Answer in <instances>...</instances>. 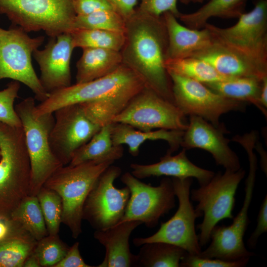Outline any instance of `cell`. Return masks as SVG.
<instances>
[{
    "label": "cell",
    "mask_w": 267,
    "mask_h": 267,
    "mask_svg": "<svg viewBox=\"0 0 267 267\" xmlns=\"http://www.w3.org/2000/svg\"><path fill=\"white\" fill-rule=\"evenodd\" d=\"M122 63L133 70L145 87L174 103L172 83L165 67L168 39L162 16L136 7L126 21Z\"/></svg>",
    "instance_id": "6da1fadb"
},
{
    "label": "cell",
    "mask_w": 267,
    "mask_h": 267,
    "mask_svg": "<svg viewBox=\"0 0 267 267\" xmlns=\"http://www.w3.org/2000/svg\"><path fill=\"white\" fill-rule=\"evenodd\" d=\"M145 85L130 68L122 64L115 71L91 81L70 85L49 94L36 105L34 114L52 113L64 106L93 101H106L126 106Z\"/></svg>",
    "instance_id": "7a4b0ae2"
},
{
    "label": "cell",
    "mask_w": 267,
    "mask_h": 267,
    "mask_svg": "<svg viewBox=\"0 0 267 267\" xmlns=\"http://www.w3.org/2000/svg\"><path fill=\"white\" fill-rule=\"evenodd\" d=\"M31 177L22 127L0 123V216L10 217L29 195Z\"/></svg>",
    "instance_id": "3957f363"
},
{
    "label": "cell",
    "mask_w": 267,
    "mask_h": 267,
    "mask_svg": "<svg viewBox=\"0 0 267 267\" xmlns=\"http://www.w3.org/2000/svg\"><path fill=\"white\" fill-rule=\"evenodd\" d=\"M114 162L89 161L64 165L56 170L43 186L57 192L62 203V223L77 239L82 233L83 210L85 201L102 173Z\"/></svg>",
    "instance_id": "277c9868"
},
{
    "label": "cell",
    "mask_w": 267,
    "mask_h": 267,
    "mask_svg": "<svg viewBox=\"0 0 267 267\" xmlns=\"http://www.w3.org/2000/svg\"><path fill=\"white\" fill-rule=\"evenodd\" d=\"M35 98L26 97L15 106L21 123L29 155L31 177L29 195L37 196L48 178L64 166L52 152L49 140L53 126V113L34 114Z\"/></svg>",
    "instance_id": "5b68a950"
},
{
    "label": "cell",
    "mask_w": 267,
    "mask_h": 267,
    "mask_svg": "<svg viewBox=\"0 0 267 267\" xmlns=\"http://www.w3.org/2000/svg\"><path fill=\"white\" fill-rule=\"evenodd\" d=\"M75 0H0V14L27 33L54 37L74 30Z\"/></svg>",
    "instance_id": "8992f818"
},
{
    "label": "cell",
    "mask_w": 267,
    "mask_h": 267,
    "mask_svg": "<svg viewBox=\"0 0 267 267\" xmlns=\"http://www.w3.org/2000/svg\"><path fill=\"white\" fill-rule=\"evenodd\" d=\"M44 41V36L31 37L19 26L12 25L8 29L0 27V81L10 79L23 83L40 102L49 94L36 74L32 56Z\"/></svg>",
    "instance_id": "52a82bcc"
},
{
    "label": "cell",
    "mask_w": 267,
    "mask_h": 267,
    "mask_svg": "<svg viewBox=\"0 0 267 267\" xmlns=\"http://www.w3.org/2000/svg\"><path fill=\"white\" fill-rule=\"evenodd\" d=\"M245 175L241 168L236 171L225 170L223 173L215 174L206 184L190 190V198L198 203L196 211L203 216L202 222L197 226L201 247L210 240L211 231L220 221L233 218L235 193Z\"/></svg>",
    "instance_id": "ba28073f"
},
{
    "label": "cell",
    "mask_w": 267,
    "mask_h": 267,
    "mask_svg": "<svg viewBox=\"0 0 267 267\" xmlns=\"http://www.w3.org/2000/svg\"><path fill=\"white\" fill-rule=\"evenodd\" d=\"M204 27L215 42L267 67V0H259L243 13L234 25L221 28L209 23Z\"/></svg>",
    "instance_id": "9c48e42d"
},
{
    "label": "cell",
    "mask_w": 267,
    "mask_h": 267,
    "mask_svg": "<svg viewBox=\"0 0 267 267\" xmlns=\"http://www.w3.org/2000/svg\"><path fill=\"white\" fill-rule=\"evenodd\" d=\"M185 115L173 102L144 87L129 101L112 121L144 132L155 129L184 131Z\"/></svg>",
    "instance_id": "30bf717a"
},
{
    "label": "cell",
    "mask_w": 267,
    "mask_h": 267,
    "mask_svg": "<svg viewBox=\"0 0 267 267\" xmlns=\"http://www.w3.org/2000/svg\"><path fill=\"white\" fill-rule=\"evenodd\" d=\"M176 196L178 201V208L168 221L161 222L158 230L147 237L133 239L136 246L153 242H163L181 247L188 254L198 255L201 251L198 235L195 230V220L202 216L190 200L192 178H172Z\"/></svg>",
    "instance_id": "8fae6325"
},
{
    "label": "cell",
    "mask_w": 267,
    "mask_h": 267,
    "mask_svg": "<svg viewBox=\"0 0 267 267\" xmlns=\"http://www.w3.org/2000/svg\"><path fill=\"white\" fill-rule=\"evenodd\" d=\"M249 162V171L245 180V197L240 211L228 226H214L210 235L209 246L197 255L204 258H216L226 261H236L254 255L245 247L243 237L249 223L248 209L253 195L257 159L253 150L246 151Z\"/></svg>",
    "instance_id": "7c38bea8"
},
{
    "label": "cell",
    "mask_w": 267,
    "mask_h": 267,
    "mask_svg": "<svg viewBox=\"0 0 267 267\" xmlns=\"http://www.w3.org/2000/svg\"><path fill=\"white\" fill-rule=\"evenodd\" d=\"M168 74L172 83L174 103L185 116L201 117L218 127L222 115L246 110L245 102L224 97L201 82L174 73Z\"/></svg>",
    "instance_id": "4fadbf2b"
},
{
    "label": "cell",
    "mask_w": 267,
    "mask_h": 267,
    "mask_svg": "<svg viewBox=\"0 0 267 267\" xmlns=\"http://www.w3.org/2000/svg\"><path fill=\"white\" fill-rule=\"evenodd\" d=\"M121 180L129 188L130 196L124 215L118 223L137 221L148 227H154L161 217L176 206V196L171 178H163L159 185L153 186L126 172L122 175Z\"/></svg>",
    "instance_id": "5bb4252c"
},
{
    "label": "cell",
    "mask_w": 267,
    "mask_h": 267,
    "mask_svg": "<svg viewBox=\"0 0 267 267\" xmlns=\"http://www.w3.org/2000/svg\"><path fill=\"white\" fill-rule=\"evenodd\" d=\"M122 173L116 166H109L98 178L84 205L83 220L97 230H104L117 224L123 218L130 191L126 186L116 188L115 180Z\"/></svg>",
    "instance_id": "9a60e30c"
},
{
    "label": "cell",
    "mask_w": 267,
    "mask_h": 267,
    "mask_svg": "<svg viewBox=\"0 0 267 267\" xmlns=\"http://www.w3.org/2000/svg\"><path fill=\"white\" fill-rule=\"evenodd\" d=\"M54 122L49 134L52 152L63 165L69 164L76 152L101 127L85 114L80 104L68 105L53 112Z\"/></svg>",
    "instance_id": "2e32d148"
},
{
    "label": "cell",
    "mask_w": 267,
    "mask_h": 267,
    "mask_svg": "<svg viewBox=\"0 0 267 267\" xmlns=\"http://www.w3.org/2000/svg\"><path fill=\"white\" fill-rule=\"evenodd\" d=\"M74 48L71 33H64L49 37L44 49L33 52L40 69L41 84L48 94L71 85L70 64Z\"/></svg>",
    "instance_id": "e0dca14e"
},
{
    "label": "cell",
    "mask_w": 267,
    "mask_h": 267,
    "mask_svg": "<svg viewBox=\"0 0 267 267\" xmlns=\"http://www.w3.org/2000/svg\"><path fill=\"white\" fill-rule=\"evenodd\" d=\"M225 132L223 126L216 127L201 117L190 116L180 146L186 150L197 148L207 151L217 165L236 171L241 168L239 159L229 147L230 140L224 136Z\"/></svg>",
    "instance_id": "ac0fdd59"
},
{
    "label": "cell",
    "mask_w": 267,
    "mask_h": 267,
    "mask_svg": "<svg viewBox=\"0 0 267 267\" xmlns=\"http://www.w3.org/2000/svg\"><path fill=\"white\" fill-rule=\"evenodd\" d=\"M192 57L206 61L226 77H255L262 79L267 76V67L214 41L209 46Z\"/></svg>",
    "instance_id": "d6986e66"
},
{
    "label": "cell",
    "mask_w": 267,
    "mask_h": 267,
    "mask_svg": "<svg viewBox=\"0 0 267 267\" xmlns=\"http://www.w3.org/2000/svg\"><path fill=\"white\" fill-rule=\"evenodd\" d=\"M184 148L178 154H166L157 163L143 165H130L131 174L138 179L151 177L166 176L178 178H195L200 186L208 182L215 175L213 171L200 168L188 158Z\"/></svg>",
    "instance_id": "ffe728a7"
},
{
    "label": "cell",
    "mask_w": 267,
    "mask_h": 267,
    "mask_svg": "<svg viewBox=\"0 0 267 267\" xmlns=\"http://www.w3.org/2000/svg\"><path fill=\"white\" fill-rule=\"evenodd\" d=\"M162 16L168 39L166 60L192 57L213 43V36L207 28L193 29L182 25L170 12Z\"/></svg>",
    "instance_id": "44dd1931"
},
{
    "label": "cell",
    "mask_w": 267,
    "mask_h": 267,
    "mask_svg": "<svg viewBox=\"0 0 267 267\" xmlns=\"http://www.w3.org/2000/svg\"><path fill=\"white\" fill-rule=\"evenodd\" d=\"M141 224L139 221H127L104 230H95L94 238L105 249L104 259L97 267H135L137 255L131 252L129 239L133 231Z\"/></svg>",
    "instance_id": "7402d4cb"
},
{
    "label": "cell",
    "mask_w": 267,
    "mask_h": 267,
    "mask_svg": "<svg viewBox=\"0 0 267 267\" xmlns=\"http://www.w3.org/2000/svg\"><path fill=\"white\" fill-rule=\"evenodd\" d=\"M183 131L159 129L144 132L123 123H112L111 138L115 145L126 144L133 156H138L140 146L147 140H163L170 146L167 152L177 151L182 140Z\"/></svg>",
    "instance_id": "603a6c76"
},
{
    "label": "cell",
    "mask_w": 267,
    "mask_h": 267,
    "mask_svg": "<svg viewBox=\"0 0 267 267\" xmlns=\"http://www.w3.org/2000/svg\"><path fill=\"white\" fill-rule=\"evenodd\" d=\"M76 63V83H84L109 74L122 64L120 51L100 48H83Z\"/></svg>",
    "instance_id": "cb8c5ba5"
},
{
    "label": "cell",
    "mask_w": 267,
    "mask_h": 267,
    "mask_svg": "<svg viewBox=\"0 0 267 267\" xmlns=\"http://www.w3.org/2000/svg\"><path fill=\"white\" fill-rule=\"evenodd\" d=\"M112 123L102 127L100 129L73 155L69 165L94 161L97 163L114 162L122 157L123 145H115L111 138Z\"/></svg>",
    "instance_id": "d4e9b609"
},
{
    "label": "cell",
    "mask_w": 267,
    "mask_h": 267,
    "mask_svg": "<svg viewBox=\"0 0 267 267\" xmlns=\"http://www.w3.org/2000/svg\"><path fill=\"white\" fill-rule=\"evenodd\" d=\"M262 79L255 77L228 78L204 84L224 97L254 105L267 118V109L260 101Z\"/></svg>",
    "instance_id": "484cf974"
},
{
    "label": "cell",
    "mask_w": 267,
    "mask_h": 267,
    "mask_svg": "<svg viewBox=\"0 0 267 267\" xmlns=\"http://www.w3.org/2000/svg\"><path fill=\"white\" fill-rule=\"evenodd\" d=\"M246 2V0H209L193 12L181 13L178 19L189 28L201 29L213 17L238 18L244 13Z\"/></svg>",
    "instance_id": "4316f807"
},
{
    "label": "cell",
    "mask_w": 267,
    "mask_h": 267,
    "mask_svg": "<svg viewBox=\"0 0 267 267\" xmlns=\"http://www.w3.org/2000/svg\"><path fill=\"white\" fill-rule=\"evenodd\" d=\"M141 246L135 267H180V261L187 253L179 246L163 242L146 243Z\"/></svg>",
    "instance_id": "83f0119b"
},
{
    "label": "cell",
    "mask_w": 267,
    "mask_h": 267,
    "mask_svg": "<svg viewBox=\"0 0 267 267\" xmlns=\"http://www.w3.org/2000/svg\"><path fill=\"white\" fill-rule=\"evenodd\" d=\"M165 67L168 73L203 84L228 78L218 73L206 61L193 57L166 60Z\"/></svg>",
    "instance_id": "f1b7e54d"
},
{
    "label": "cell",
    "mask_w": 267,
    "mask_h": 267,
    "mask_svg": "<svg viewBox=\"0 0 267 267\" xmlns=\"http://www.w3.org/2000/svg\"><path fill=\"white\" fill-rule=\"evenodd\" d=\"M37 241L48 235L37 196L28 195L10 216Z\"/></svg>",
    "instance_id": "f546056e"
},
{
    "label": "cell",
    "mask_w": 267,
    "mask_h": 267,
    "mask_svg": "<svg viewBox=\"0 0 267 267\" xmlns=\"http://www.w3.org/2000/svg\"><path fill=\"white\" fill-rule=\"evenodd\" d=\"M74 48H100L120 51L124 32L100 29H75L71 33Z\"/></svg>",
    "instance_id": "4dcf8cb0"
},
{
    "label": "cell",
    "mask_w": 267,
    "mask_h": 267,
    "mask_svg": "<svg viewBox=\"0 0 267 267\" xmlns=\"http://www.w3.org/2000/svg\"><path fill=\"white\" fill-rule=\"evenodd\" d=\"M37 242L28 233L0 240V267H23Z\"/></svg>",
    "instance_id": "1f68e13d"
},
{
    "label": "cell",
    "mask_w": 267,
    "mask_h": 267,
    "mask_svg": "<svg viewBox=\"0 0 267 267\" xmlns=\"http://www.w3.org/2000/svg\"><path fill=\"white\" fill-rule=\"evenodd\" d=\"M125 20L117 12L110 9L77 15L74 22V30L100 29L125 32Z\"/></svg>",
    "instance_id": "d6a6232c"
},
{
    "label": "cell",
    "mask_w": 267,
    "mask_h": 267,
    "mask_svg": "<svg viewBox=\"0 0 267 267\" xmlns=\"http://www.w3.org/2000/svg\"><path fill=\"white\" fill-rule=\"evenodd\" d=\"M49 235H57L62 223V203L55 191L43 186L37 195Z\"/></svg>",
    "instance_id": "836d02e7"
},
{
    "label": "cell",
    "mask_w": 267,
    "mask_h": 267,
    "mask_svg": "<svg viewBox=\"0 0 267 267\" xmlns=\"http://www.w3.org/2000/svg\"><path fill=\"white\" fill-rule=\"evenodd\" d=\"M69 247L58 234H48L37 241L34 252L41 267H54L64 257Z\"/></svg>",
    "instance_id": "e575fe53"
},
{
    "label": "cell",
    "mask_w": 267,
    "mask_h": 267,
    "mask_svg": "<svg viewBox=\"0 0 267 267\" xmlns=\"http://www.w3.org/2000/svg\"><path fill=\"white\" fill-rule=\"evenodd\" d=\"M20 88V83L12 80L5 89L0 90V123L12 127H22L14 106Z\"/></svg>",
    "instance_id": "d590c367"
},
{
    "label": "cell",
    "mask_w": 267,
    "mask_h": 267,
    "mask_svg": "<svg viewBox=\"0 0 267 267\" xmlns=\"http://www.w3.org/2000/svg\"><path fill=\"white\" fill-rule=\"evenodd\" d=\"M250 258L236 261H226L216 258H207L188 253L181 259L180 267H243L248 264Z\"/></svg>",
    "instance_id": "8d00e7d4"
},
{
    "label": "cell",
    "mask_w": 267,
    "mask_h": 267,
    "mask_svg": "<svg viewBox=\"0 0 267 267\" xmlns=\"http://www.w3.org/2000/svg\"><path fill=\"white\" fill-rule=\"evenodd\" d=\"M178 0H140L138 8L150 14L160 16L166 12H170L177 18L180 13L177 7Z\"/></svg>",
    "instance_id": "74e56055"
},
{
    "label": "cell",
    "mask_w": 267,
    "mask_h": 267,
    "mask_svg": "<svg viewBox=\"0 0 267 267\" xmlns=\"http://www.w3.org/2000/svg\"><path fill=\"white\" fill-rule=\"evenodd\" d=\"M267 231V195L266 194L262 203L257 216V223L255 230L247 240V245L251 248H254L257 243L259 237Z\"/></svg>",
    "instance_id": "f35d334b"
},
{
    "label": "cell",
    "mask_w": 267,
    "mask_h": 267,
    "mask_svg": "<svg viewBox=\"0 0 267 267\" xmlns=\"http://www.w3.org/2000/svg\"><path fill=\"white\" fill-rule=\"evenodd\" d=\"M28 233L29 234L12 218L0 216V240Z\"/></svg>",
    "instance_id": "ab89813d"
},
{
    "label": "cell",
    "mask_w": 267,
    "mask_h": 267,
    "mask_svg": "<svg viewBox=\"0 0 267 267\" xmlns=\"http://www.w3.org/2000/svg\"><path fill=\"white\" fill-rule=\"evenodd\" d=\"M79 243L75 242L70 247L64 257L54 267H91L86 264L79 251Z\"/></svg>",
    "instance_id": "60d3db41"
},
{
    "label": "cell",
    "mask_w": 267,
    "mask_h": 267,
    "mask_svg": "<svg viewBox=\"0 0 267 267\" xmlns=\"http://www.w3.org/2000/svg\"><path fill=\"white\" fill-rule=\"evenodd\" d=\"M125 21L134 13L139 0H107Z\"/></svg>",
    "instance_id": "b9f144b4"
},
{
    "label": "cell",
    "mask_w": 267,
    "mask_h": 267,
    "mask_svg": "<svg viewBox=\"0 0 267 267\" xmlns=\"http://www.w3.org/2000/svg\"><path fill=\"white\" fill-rule=\"evenodd\" d=\"M260 101L261 104L266 109L267 108V76L264 77L262 81Z\"/></svg>",
    "instance_id": "7bdbcfd3"
},
{
    "label": "cell",
    "mask_w": 267,
    "mask_h": 267,
    "mask_svg": "<svg viewBox=\"0 0 267 267\" xmlns=\"http://www.w3.org/2000/svg\"><path fill=\"white\" fill-rule=\"evenodd\" d=\"M23 267H41L39 260L34 251L26 259Z\"/></svg>",
    "instance_id": "ee69618b"
},
{
    "label": "cell",
    "mask_w": 267,
    "mask_h": 267,
    "mask_svg": "<svg viewBox=\"0 0 267 267\" xmlns=\"http://www.w3.org/2000/svg\"><path fill=\"white\" fill-rule=\"evenodd\" d=\"M206 0H179V1L184 4H189L190 3H201Z\"/></svg>",
    "instance_id": "f6af8a7d"
}]
</instances>
